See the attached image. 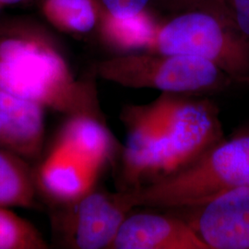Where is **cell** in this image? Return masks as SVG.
Masks as SVG:
<instances>
[{
	"label": "cell",
	"mask_w": 249,
	"mask_h": 249,
	"mask_svg": "<svg viewBox=\"0 0 249 249\" xmlns=\"http://www.w3.org/2000/svg\"><path fill=\"white\" fill-rule=\"evenodd\" d=\"M35 194L26 165L17 156L0 150V206L33 207Z\"/></svg>",
	"instance_id": "obj_14"
},
{
	"label": "cell",
	"mask_w": 249,
	"mask_h": 249,
	"mask_svg": "<svg viewBox=\"0 0 249 249\" xmlns=\"http://www.w3.org/2000/svg\"><path fill=\"white\" fill-rule=\"evenodd\" d=\"M158 2L164 9L177 13L199 9L231 18L225 0H158Z\"/></svg>",
	"instance_id": "obj_16"
},
{
	"label": "cell",
	"mask_w": 249,
	"mask_h": 249,
	"mask_svg": "<svg viewBox=\"0 0 249 249\" xmlns=\"http://www.w3.org/2000/svg\"><path fill=\"white\" fill-rule=\"evenodd\" d=\"M124 120L127 126L123 156L124 176L138 187L144 177L160 175L166 142L164 126L153 103L127 109Z\"/></svg>",
	"instance_id": "obj_8"
},
{
	"label": "cell",
	"mask_w": 249,
	"mask_h": 249,
	"mask_svg": "<svg viewBox=\"0 0 249 249\" xmlns=\"http://www.w3.org/2000/svg\"><path fill=\"white\" fill-rule=\"evenodd\" d=\"M2 9V7H1V6H0V9Z\"/></svg>",
	"instance_id": "obj_22"
},
{
	"label": "cell",
	"mask_w": 249,
	"mask_h": 249,
	"mask_svg": "<svg viewBox=\"0 0 249 249\" xmlns=\"http://www.w3.org/2000/svg\"><path fill=\"white\" fill-rule=\"evenodd\" d=\"M58 142L101 167L113 150L112 137L94 115L71 116L61 130Z\"/></svg>",
	"instance_id": "obj_12"
},
{
	"label": "cell",
	"mask_w": 249,
	"mask_h": 249,
	"mask_svg": "<svg viewBox=\"0 0 249 249\" xmlns=\"http://www.w3.org/2000/svg\"><path fill=\"white\" fill-rule=\"evenodd\" d=\"M44 18L58 31L84 36L97 30L101 7L97 0H39Z\"/></svg>",
	"instance_id": "obj_13"
},
{
	"label": "cell",
	"mask_w": 249,
	"mask_h": 249,
	"mask_svg": "<svg viewBox=\"0 0 249 249\" xmlns=\"http://www.w3.org/2000/svg\"><path fill=\"white\" fill-rule=\"evenodd\" d=\"M144 51L202 58L233 80L249 74V41L230 17L211 11L188 10L156 20Z\"/></svg>",
	"instance_id": "obj_3"
},
{
	"label": "cell",
	"mask_w": 249,
	"mask_h": 249,
	"mask_svg": "<svg viewBox=\"0 0 249 249\" xmlns=\"http://www.w3.org/2000/svg\"><path fill=\"white\" fill-rule=\"evenodd\" d=\"M237 31L249 41V0H225Z\"/></svg>",
	"instance_id": "obj_18"
},
{
	"label": "cell",
	"mask_w": 249,
	"mask_h": 249,
	"mask_svg": "<svg viewBox=\"0 0 249 249\" xmlns=\"http://www.w3.org/2000/svg\"><path fill=\"white\" fill-rule=\"evenodd\" d=\"M103 12L116 18H129L148 11L154 0H97Z\"/></svg>",
	"instance_id": "obj_17"
},
{
	"label": "cell",
	"mask_w": 249,
	"mask_h": 249,
	"mask_svg": "<svg viewBox=\"0 0 249 249\" xmlns=\"http://www.w3.org/2000/svg\"><path fill=\"white\" fill-rule=\"evenodd\" d=\"M0 89L60 113L94 115L92 84L74 79L53 36L29 18L0 21Z\"/></svg>",
	"instance_id": "obj_1"
},
{
	"label": "cell",
	"mask_w": 249,
	"mask_h": 249,
	"mask_svg": "<svg viewBox=\"0 0 249 249\" xmlns=\"http://www.w3.org/2000/svg\"><path fill=\"white\" fill-rule=\"evenodd\" d=\"M97 75L134 89H155L186 94L217 91L235 83L213 63L188 55L168 53H121L98 63Z\"/></svg>",
	"instance_id": "obj_4"
},
{
	"label": "cell",
	"mask_w": 249,
	"mask_h": 249,
	"mask_svg": "<svg viewBox=\"0 0 249 249\" xmlns=\"http://www.w3.org/2000/svg\"><path fill=\"white\" fill-rule=\"evenodd\" d=\"M39 0H0V6L3 8L5 6H12V5H23V4H31L37 3Z\"/></svg>",
	"instance_id": "obj_19"
},
{
	"label": "cell",
	"mask_w": 249,
	"mask_h": 249,
	"mask_svg": "<svg viewBox=\"0 0 249 249\" xmlns=\"http://www.w3.org/2000/svg\"><path fill=\"white\" fill-rule=\"evenodd\" d=\"M66 205L57 217V231L66 246L79 249H110L133 208L126 191L113 194L90 190Z\"/></svg>",
	"instance_id": "obj_6"
},
{
	"label": "cell",
	"mask_w": 249,
	"mask_h": 249,
	"mask_svg": "<svg viewBox=\"0 0 249 249\" xmlns=\"http://www.w3.org/2000/svg\"><path fill=\"white\" fill-rule=\"evenodd\" d=\"M235 83H241V84H245L249 86V74L246 75V76H242V77H238L234 79Z\"/></svg>",
	"instance_id": "obj_20"
},
{
	"label": "cell",
	"mask_w": 249,
	"mask_h": 249,
	"mask_svg": "<svg viewBox=\"0 0 249 249\" xmlns=\"http://www.w3.org/2000/svg\"><path fill=\"white\" fill-rule=\"evenodd\" d=\"M100 168L57 141L40 167L39 181L49 196L66 204L92 190Z\"/></svg>",
	"instance_id": "obj_10"
},
{
	"label": "cell",
	"mask_w": 249,
	"mask_h": 249,
	"mask_svg": "<svg viewBox=\"0 0 249 249\" xmlns=\"http://www.w3.org/2000/svg\"><path fill=\"white\" fill-rule=\"evenodd\" d=\"M153 105L166 137L159 177L187 165L223 140L219 114L211 102L162 92Z\"/></svg>",
	"instance_id": "obj_5"
},
{
	"label": "cell",
	"mask_w": 249,
	"mask_h": 249,
	"mask_svg": "<svg viewBox=\"0 0 249 249\" xmlns=\"http://www.w3.org/2000/svg\"><path fill=\"white\" fill-rule=\"evenodd\" d=\"M1 148H5V149H6L5 141H4V136H3V131H2V128H1V125H0V149H1Z\"/></svg>",
	"instance_id": "obj_21"
},
{
	"label": "cell",
	"mask_w": 249,
	"mask_h": 249,
	"mask_svg": "<svg viewBox=\"0 0 249 249\" xmlns=\"http://www.w3.org/2000/svg\"><path fill=\"white\" fill-rule=\"evenodd\" d=\"M185 209V220L210 249H249V187Z\"/></svg>",
	"instance_id": "obj_7"
},
{
	"label": "cell",
	"mask_w": 249,
	"mask_h": 249,
	"mask_svg": "<svg viewBox=\"0 0 249 249\" xmlns=\"http://www.w3.org/2000/svg\"><path fill=\"white\" fill-rule=\"evenodd\" d=\"M46 248L47 244L31 223L0 206V249Z\"/></svg>",
	"instance_id": "obj_15"
},
{
	"label": "cell",
	"mask_w": 249,
	"mask_h": 249,
	"mask_svg": "<svg viewBox=\"0 0 249 249\" xmlns=\"http://www.w3.org/2000/svg\"><path fill=\"white\" fill-rule=\"evenodd\" d=\"M0 125L7 150L29 159L40 155L45 136L43 107L0 89Z\"/></svg>",
	"instance_id": "obj_11"
},
{
	"label": "cell",
	"mask_w": 249,
	"mask_h": 249,
	"mask_svg": "<svg viewBox=\"0 0 249 249\" xmlns=\"http://www.w3.org/2000/svg\"><path fill=\"white\" fill-rule=\"evenodd\" d=\"M110 249H210L185 219L163 214L126 216Z\"/></svg>",
	"instance_id": "obj_9"
},
{
	"label": "cell",
	"mask_w": 249,
	"mask_h": 249,
	"mask_svg": "<svg viewBox=\"0 0 249 249\" xmlns=\"http://www.w3.org/2000/svg\"><path fill=\"white\" fill-rule=\"evenodd\" d=\"M240 187H249V130L223 139L187 165L126 194L133 208L185 209Z\"/></svg>",
	"instance_id": "obj_2"
}]
</instances>
